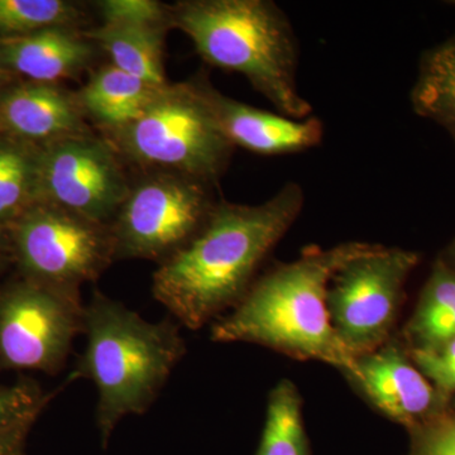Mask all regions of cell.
Listing matches in <instances>:
<instances>
[{
    "label": "cell",
    "instance_id": "6da1fadb",
    "mask_svg": "<svg viewBox=\"0 0 455 455\" xmlns=\"http://www.w3.org/2000/svg\"><path fill=\"white\" fill-rule=\"evenodd\" d=\"M304 205V188L293 181L257 205L217 202L202 229L158 266L156 300L191 331L220 319L250 291Z\"/></svg>",
    "mask_w": 455,
    "mask_h": 455
},
{
    "label": "cell",
    "instance_id": "7a4b0ae2",
    "mask_svg": "<svg viewBox=\"0 0 455 455\" xmlns=\"http://www.w3.org/2000/svg\"><path fill=\"white\" fill-rule=\"evenodd\" d=\"M372 245L313 244L299 259L276 263L259 275L235 309L212 323V339L257 344L295 361L322 362L347 372L355 359L331 328L326 291L335 272Z\"/></svg>",
    "mask_w": 455,
    "mask_h": 455
},
{
    "label": "cell",
    "instance_id": "3957f363",
    "mask_svg": "<svg viewBox=\"0 0 455 455\" xmlns=\"http://www.w3.org/2000/svg\"><path fill=\"white\" fill-rule=\"evenodd\" d=\"M172 317L148 322L122 302L94 291L85 305V350L68 381L90 379L98 391L97 425L106 449L116 425L142 415L187 353Z\"/></svg>",
    "mask_w": 455,
    "mask_h": 455
},
{
    "label": "cell",
    "instance_id": "277c9868",
    "mask_svg": "<svg viewBox=\"0 0 455 455\" xmlns=\"http://www.w3.org/2000/svg\"><path fill=\"white\" fill-rule=\"evenodd\" d=\"M171 25L204 61L243 75L277 113L311 116L299 89V41L283 9L271 0H188L170 9Z\"/></svg>",
    "mask_w": 455,
    "mask_h": 455
},
{
    "label": "cell",
    "instance_id": "5b68a950",
    "mask_svg": "<svg viewBox=\"0 0 455 455\" xmlns=\"http://www.w3.org/2000/svg\"><path fill=\"white\" fill-rule=\"evenodd\" d=\"M109 133L114 149L133 163L211 187L235 148L221 131L202 79L166 84L139 118Z\"/></svg>",
    "mask_w": 455,
    "mask_h": 455
},
{
    "label": "cell",
    "instance_id": "8992f818",
    "mask_svg": "<svg viewBox=\"0 0 455 455\" xmlns=\"http://www.w3.org/2000/svg\"><path fill=\"white\" fill-rule=\"evenodd\" d=\"M419 263L420 254L414 251L373 244L335 272L326 307L350 357L373 352L396 334L406 283Z\"/></svg>",
    "mask_w": 455,
    "mask_h": 455
},
{
    "label": "cell",
    "instance_id": "52a82bcc",
    "mask_svg": "<svg viewBox=\"0 0 455 455\" xmlns=\"http://www.w3.org/2000/svg\"><path fill=\"white\" fill-rule=\"evenodd\" d=\"M22 277L80 293L114 259L110 226L38 203L7 228Z\"/></svg>",
    "mask_w": 455,
    "mask_h": 455
},
{
    "label": "cell",
    "instance_id": "ba28073f",
    "mask_svg": "<svg viewBox=\"0 0 455 455\" xmlns=\"http://www.w3.org/2000/svg\"><path fill=\"white\" fill-rule=\"evenodd\" d=\"M211 185L160 172L131 188L110 223L114 259L164 262L202 229L214 208Z\"/></svg>",
    "mask_w": 455,
    "mask_h": 455
},
{
    "label": "cell",
    "instance_id": "9c48e42d",
    "mask_svg": "<svg viewBox=\"0 0 455 455\" xmlns=\"http://www.w3.org/2000/svg\"><path fill=\"white\" fill-rule=\"evenodd\" d=\"M84 331L80 293L26 277L0 289V370L59 373Z\"/></svg>",
    "mask_w": 455,
    "mask_h": 455
},
{
    "label": "cell",
    "instance_id": "30bf717a",
    "mask_svg": "<svg viewBox=\"0 0 455 455\" xmlns=\"http://www.w3.org/2000/svg\"><path fill=\"white\" fill-rule=\"evenodd\" d=\"M118 152L89 133L40 147L38 199L110 226L128 191Z\"/></svg>",
    "mask_w": 455,
    "mask_h": 455
},
{
    "label": "cell",
    "instance_id": "8fae6325",
    "mask_svg": "<svg viewBox=\"0 0 455 455\" xmlns=\"http://www.w3.org/2000/svg\"><path fill=\"white\" fill-rule=\"evenodd\" d=\"M341 374L368 405L407 433L451 406L416 367L397 333L379 349L355 357Z\"/></svg>",
    "mask_w": 455,
    "mask_h": 455
},
{
    "label": "cell",
    "instance_id": "7c38bea8",
    "mask_svg": "<svg viewBox=\"0 0 455 455\" xmlns=\"http://www.w3.org/2000/svg\"><path fill=\"white\" fill-rule=\"evenodd\" d=\"M205 92L221 131L235 147L262 156H284L309 151L324 140V124L316 116L293 119L259 109L221 94L206 82Z\"/></svg>",
    "mask_w": 455,
    "mask_h": 455
},
{
    "label": "cell",
    "instance_id": "4fadbf2b",
    "mask_svg": "<svg viewBox=\"0 0 455 455\" xmlns=\"http://www.w3.org/2000/svg\"><path fill=\"white\" fill-rule=\"evenodd\" d=\"M77 97L55 84L27 83L0 97V130L42 146L88 133Z\"/></svg>",
    "mask_w": 455,
    "mask_h": 455
},
{
    "label": "cell",
    "instance_id": "5bb4252c",
    "mask_svg": "<svg viewBox=\"0 0 455 455\" xmlns=\"http://www.w3.org/2000/svg\"><path fill=\"white\" fill-rule=\"evenodd\" d=\"M92 55V44L71 28L0 37V62L36 83L53 84L73 77Z\"/></svg>",
    "mask_w": 455,
    "mask_h": 455
},
{
    "label": "cell",
    "instance_id": "9a60e30c",
    "mask_svg": "<svg viewBox=\"0 0 455 455\" xmlns=\"http://www.w3.org/2000/svg\"><path fill=\"white\" fill-rule=\"evenodd\" d=\"M167 20H103L89 33L110 59L112 65L156 86L166 85L164 44Z\"/></svg>",
    "mask_w": 455,
    "mask_h": 455
},
{
    "label": "cell",
    "instance_id": "2e32d148",
    "mask_svg": "<svg viewBox=\"0 0 455 455\" xmlns=\"http://www.w3.org/2000/svg\"><path fill=\"white\" fill-rule=\"evenodd\" d=\"M397 334L409 352L434 349L455 338V269L440 257Z\"/></svg>",
    "mask_w": 455,
    "mask_h": 455
},
{
    "label": "cell",
    "instance_id": "e0dca14e",
    "mask_svg": "<svg viewBox=\"0 0 455 455\" xmlns=\"http://www.w3.org/2000/svg\"><path fill=\"white\" fill-rule=\"evenodd\" d=\"M160 88L108 65L90 77L77 100L84 113L113 132L139 118Z\"/></svg>",
    "mask_w": 455,
    "mask_h": 455
},
{
    "label": "cell",
    "instance_id": "ac0fdd59",
    "mask_svg": "<svg viewBox=\"0 0 455 455\" xmlns=\"http://www.w3.org/2000/svg\"><path fill=\"white\" fill-rule=\"evenodd\" d=\"M410 101L419 116L442 127L455 145V33L421 55Z\"/></svg>",
    "mask_w": 455,
    "mask_h": 455
},
{
    "label": "cell",
    "instance_id": "d6986e66",
    "mask_svg": "<svg viewBox=\"0 0 455 455\" xmlns=\"http://www.w3.org/2000/svg\"><path fill=\"white\" fill-rule=\"evenodd\" d=\"M298 386L280 379L269 391L265 427L254 455H313Z\"/></svg>",
    "mask_w": 455,
    "mask_h": 455
},
{
    "label": "cell",
    "instance_id": "ffe728a7",
    "mask_svg": "<svg viewBox=\"0 0 455 455\" xmlns=\"http://www.w3.org/2000/svg\"><path fill=\"white\" fill-rule=\"evenodd\" d=\"M38 152L20 140H0V233L38 199Z\"/></svg>",
    "mask_w": 455,
    "mask_h": 455
},
{
    "label": "cell",
    "instance_id": "44dd1931",
    "mask_svg": "<svg viewBox=\"0 0 455 455\" xmlns=\"http://www.w3.org/2000/svg\"><path fill=\"white\" fill-rule=\"evenodd\" d=\"M80 17L73 3L62 0H0V36L71 28Z\"/></svg>",
    "mask_w": 455,
    "mask_h": 455
},
{
    "label": "cell",
    "instance_id": "7402d4cb",
    "mask_svg": "<svg viewBox=\"0 0 455 455\" xmlns=\"http://www.w3.org/2000/svg\"><path fill=\"white\" fill-rule=\"evenodd\" d=\"M53 394H44L35 379L20 377L12 385H0V434L27 423H36Z\"/></svg>",
    "mask_w": 455,
    "mask_h": 455
},
{
    "label": "cell",
    "instance_id": "603a6c76",
    "mask_svg": "<svg viewBox=\"0 0 455 455\" xmlns=\"http://www.w3.org/2000/svg\"><path fill=\"white\" fill-rule=\"evenodd\" d=\"M409 455H455V405L409 431Z\"/></svg>",
    "mask_w": 455,
    "mask_h": 455
},
{
    "label": "cell",
    "instance_id": "cb8c5ba5",
    "mask_svg": "<svg viewBox=\"0 0 455 455\" xmlns=\"http://www.w3.org/2000/svg\"><path fill=\"white\" fill-rule=\"evenodd\" d=\"M409 353L439 394L455 405V338L434 349Z\"/></svg>",
    "mask_w": 455,
    "mask_h": 455
},
{
    "label": "cell",
    "instance_id": "d4e9b609",
    "mask_svg": "<svg viewBox=\"0 0 455 455\" xmlns=\"http://www.w3.org/2000/svg\"><path fill=\"white\" fill-rule=\"evenodd\" d=\"M103 20H166L170 9L154 0H106L99 3Z\"/></svg>",
    "mask_w": 455,
    "mask_h": 455
},
{
    "label": "cell",
    "instance_id": "484cf974",
    "mask_svg": "<svg viewBox=\"0 0 455 455\" xmlns=\"http://www.w3.org/2000/svg\"><path fill=\"white\" fill-rule=\"evenodd\" d=\"M35 423H27L0 434V455H25L27 436Z\"/></svg>",
    "mask_w": 455,
    "mask_h": 455
},
{
    "label": "cell",
    "instance_id": "4316f807",
    "mask_svg": "<svg viewBox=\"0 0 455 455\" xmlns=\"http://www.w3.org/2000/svg\"><path fill=\"white\" fill-rule=\"evenodd\" d=\"M440 259L444 260L447 265L451 266L455 269V239L451 242V244L449 245L447 250L444 251V253L442 256H439Z\"/></svg>",
    "mask_w": 455,
    "mask_h": 455
}]
</instances>
